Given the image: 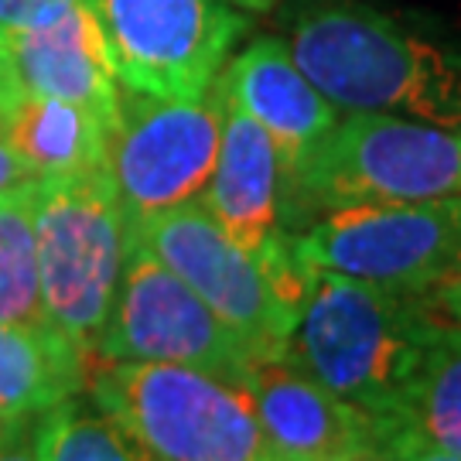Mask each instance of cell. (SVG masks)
I'll list each match as a JSON object with an SVG mask.
<instances>
[{"instance_id": "obj_1", "label": "cell", "mask_w": 461, "mask_h": 461, "mask_svg": "<svg viewBox=\"0 0 461 461\" xmlns=\"http://www.w3.org/2000/svg\"><path fill=\"white\" fill-rule=\"evenodd\" d=\"M284 45L339 113L461 127V49L373 0H291Z\"/></svg>"}, {"instance_id": "obj_2", "label": "cell", "mask_w": 461, "mask_h": 461, "mask_svg": "<svg viewBox=\"0 0 461 461\" xmlns=\"http://www.w3.org/2000/svg\"><path fill=\"white\" fill-rule=\"evenodd\" d=\"M441 321L424 291L312 270L284 363L369 413L383 434V420Z\"/></svg>"}, {"instance_id": "obj_3", "label": "cell", "mask_w": 461, "mask_h": 461, "mask_svg": "<svg viewBox=\"0 0 461 461\" xmlns=\"http://www.w3.org/2000/svg\"><path fill=\"white\" fill-rule=\"evenodd\" d=\"M86 393L144 461H277L247 390L202 369L89 359Z\"/></svg>"}, {"instance_id": "obj_4", "label": "cell", "mask_w": 461, "mask_h": 461, "mask_svg": "<svg viewBox=\"0 0 461 461\" xmlns=\"http://www.w3.org/2000/svg\"><path fill=\"white\" fill-rule=\"evenodd\" d=\"M131 232L247 342L257 363L284 359L312 280L287 232L267 253H249L198 202L150 215Z\"/></svg>"}, {"instance_id": "obj_5", "label": "cell", "mask_w": 461, "mask_h": 461, "mask_svg": "<svg viewBox=\"0 0 461 461\" xmlns=\"http://www.w3.org/2000/svg\"><path fill=\"white\" fill-rule=\"evenodd\" d=\"M461 198V127L383 113H342L284 185V230L348 202Z\"/></svg>"}, {"instance_id": "obj_6", "label": "cell", "mask_w": 461, "mask_h": 461, "mask_svg": "<svg viewBox=\"0 0 461 461\" xmlns=\"http://www.w3.org/2000/svg\"><path fill=\"white\" fill-rule=\"evenodd\" d=\"M38 277L51 329L93 356L113 308L131 222L103 171L38 178Z\"/></svg>"}, {"instance_id": "obj_7", "label": "cell", "mask_w": 461, "mask_h": 461, "mask_svg": "<svg viewBox=\"0 0 461 461\" xmlns=\"http://www.w3.org/2000/svg\"><path fill=\"white\" fill-rule=\"evenodd\" d=\"M287 240L304 270L428 291L461 264V198L331 205Z\"/></svg>"}, {"instance_id": "obj_8", "label": "cell", "mask_w": 461, "mask_h": 461, "mask_svg": "<svg viewBox=\"0 0 461 461\" xmlns=\"http://www.w3.org/2000/svg\"><path fill=\"white\" fill-rule=\"evenodd\" d=\"M222 116V76L195 96L120 89V113L106 140V178L131 226L198 202L212 175Z\"/></svg>"}, {"instance_id": "obj_9", "label": "cell", "mask_w": 461, "mask_h": 461, "mask_svg": "<svg viewBox=\"0 0 461 461\" xmlns=\"http://www.w3.org/2000/svg\"><path fill=\"white\" fill-rule=\"evenodd\" d=\"M89 359L175 363L247 386V342L131 232L113 308Z\"/></svg>"}, {"instance_id": "obj_10", "label": "cell", "mask_w": 461, "mask_h": 461, "mask_svg": "<svg viewBox=\"0 0 461 461\" xmlns=\"http://www.w3.org/2000/svg\"><path fill=\"white\" fill-rule=\"evenodd\" d=\"M116 79L150 96H195L222 76L249 28L226 0H86Z\"/></svg>"}, {"instance_id": "obj_11", "label": "cell", "mask_w": 461, "mask_h": 461, "mask_svg": "<svg viewBox=\"0 0 461 461\" xmlns=\"http://www.w3.org/2000/svg\"><path fill=\"white\" fill-rule=\"evenodd\" d=\"M243 390L277 461H386L383 434L369 413L329 393L284 359L253 363Z\"/></svg>"}, {"instance_id": "obj_12", "label": "cell", "mask_w": 461, "mask_h": 461, "mask_svg": "<svg viewBox=\"0 0 461 461\" xmlns=\"http://www.w3.org/2000/svg\"><path fill=\"white\" fill-rule=\"evenodd\" d=\"M0 89L76 103L113 131L123 86L89 4L76 0L45 24L0 38Z\"/></svg>"}, {"instance_id": "obj_13", "label": "cell", "mask_w": 461, "mask_h": 461, "mask_svg": "<svg viewBox=\"0 0 461 461\" xmlns=\"http://www.w3.org/2000/svg\"><path fill=\"white\" fill-rule=\"evenodd\" d=\"M230 103L253 116L284 161V185L294 178L314 148L335 131L339 106L301 72L284 38L264 34L236 51L222 68Z\"/></svg>"}, {"instance_id": "obj_14", "label": "cell", "mask_w": 461, "mask_h": 461, "mask_svg": "<svg viewBox=\"0 0 461 461\" xmlns=\"http://www.w3.org/2000/svg\"><path fill=\"white\" fill-rule=\"evenodd\" d=\"M198 205L249 253L284 236V161L267 131L226 96L222 137Z\"/></svg>"}, {"instance_id": "obj_15", "label": "cell", "mask_w": 461, "mask_h": 461, "mask_svg": "<svg viewBox=\"0 0 461 461\" xmlns=\"http://www.w3.org/2000/svg\"><path fill=\"white\" fill-rule=\"evenodd\" d=\"M0 137L34 178L106 167L110 127L66 99L0 89Z\"/></svg>"}, {"instance_id": "obj_16", "label": "cell", "mask_w": 461, "mask_h": 461, "mask_svg": "<svg viewBox=\"0 0 461 461\" xmlns=\"http://www.w3.org/2000/svg\"><path fill=\"white\" fill-rule=\"evenodd\" d=\"M386 461L407 447L461 455V329L441 321L413 366L393 413L383 420Z\"/></svg>"}, {"instance_id": "obj_17", "label": "cell", "mask_w": 461, "mask_h": 461, "mask_svg": "<svg viewBox=\"0 0 461 461\" xmlns=\"http://www.w3.org/2000/svg\"><path fill=\"white\" fill-rule=\"evenodd\" d=\"M86 356L59 329L0 325V413L32 424L86 390Z\"/></svg>"}, {"instance_id": "obj_18", "label": "cell", "mask_w": 461, "mask_h": 461, "mask_svg": "<svg viewBox=\"0 0 461 461\" xmlns=\"http://www.w3.org/2000/svg\"><path fill=\"white\" fill-rule=\"evenodd\" d=\"M38 178L0 192V325L45 329L41 277H38Z\"/></svg>"}, {"instance_id": "obj_19", "label": "cell", "mask_w": 461, "mask_h": 461, "mask_svg": "<svg viewBox=\"0 0 461 461\" xmlns=\"http://www.w3.org/2000/svg\"><path fill=\"white\" fill-rule=\"evenodd\" d=\"M32 445L38 461H144L123 430L79 396L32 420Z\"/></svg>"}, {"instance_id": "obj_20", "label": "cell", "mask_w": 461, "mask_h": 461, "mask_svg": "<svg viewBox=\"0 0 461 461\" xmlns=\"http://www.w3.org/2000/svg\"><path fill=\"white\" fill-rule=\"evenodd\" d=\"M72 4L76 0H0V38L28 32L34 24H45Z\"/></svg>"}, {"instance_id": "obj_21", "label": "cell", "mask_w": 461, "mask_h": 461, "mask_svg": "<svg viewBox=\"0 0 461 461\" xmlns=\"http://www.w3.org/2000/svg\"><path fill=\"white\" fill-rule=\"evenodd\" d=\"M424 294H428V301L434 304V312L441 314L445 321H451V325L461 329V264L451 267L438 284H430Z\"/></svg>"}, {"instance_id": "obj_22", "label": "cell", "mask_w": 461, "mask_h": 461, "mask_svg": "<svg viewBox=\"0 0 461 461\" xmlns=\"http://www.w3.org/2000/svg\"><path fill=\"white\" fill-rule=\"evenodd\" d=\"M28 178H34V175L21 165V158L11 150V144L0 137V192H7V188H14V185L28 182Z\"/></svg>"}, {"instance_id": "obj_23", "label": "cell", "mask_w": 461, "mask_h": 461, "mask_svg": "<svg viewBox=\"0 0 461 461\" xmlns=\"http://www.w3.org/2000/svg\"><path fill=\"white\" fill-rule=\"evenodd\" d=\"M0 461H38L32 445V428L24 430V434H17L11 445L0 447Z\"/></svg>"}, {"instance_id": "obj_24", "label": "cell", "mask_w": 461, "mask_h": 461, "mask_svg": "<svg viewBox=\"0 0 461 461\" xmlns=\"http://www.w3.org/2000/svg\"><path fill=\"white\" fill-rule=\"evenodd\" d=\"M396 461H461V455L445 447H407L396 455Z\"/></svg>"}, {"instance_id": "obj_25", "label": "cell", "mask_w": 461, "mask_h": 461, "mask_svg": "<svg viewBox=\"0 0 461 461\" xmlns=\"http://www.w3.org/2000/svg\"><path fill=\"white\" fill-rule=\"evenodd\" d=\"M28 428H32V424H21V420H11L7 413H0V447L11 445L17 434H24Z\"/></svg>"}, {"instance_id": "obj_26", "label": "cell", "mask_w": 461, "mask_h": 461, "mask_svg": "<svg viewBox=\"0 0 461 461\" xmlns=\"http://www.w3.org/2000/svg\"><path fill=\"white\" fill-rule=\"evenodd\" d=\"M232 7H240V11H247V14H267V11H274L280 0H226Z\"/></svg>"}, {"instance_id": "obj_27", "label": "cell", "mask_w": 461, "mask_h": 461, "mask_svg": "<svg viewBox=\"0 0 461 461\" xmlns=\"http://www.w3.org/2000/svg\"><path fill=\"white\" fill-rule=\"evenodd\" d=\"M348 461H379V458H348Z\"/></svg>"}]
</instances>
